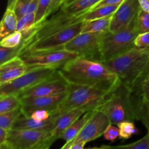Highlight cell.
<instances>
[{
  "instance_id": "1",
  "label": "cell",
  "mask_w": 149,
  "mask_h": 149,
  "mask_svg": "<svg viewBox=\"0 0 149 149\" xmlns=\"http://www.w3.org/2000/svg\"><path fill=\"white\" fill-rule=\"evenodd\" d=\"M59 73L69 84L87 86L112 92L121 84L119 77L103 62L77 57L59 68Z\"/></svg>"
},
{
  "instance_id": "2",
  "label": "cell",
  "mask_w": 149,
  "mask_h": 149,
  "mask_svg": "<svg viewBox=\"0 0 149 149\" xmlns=\"http://www.w3.org/2000/svg\"><path fill=\"white\" fill-rule=\"evenodd\" d=\"M103 63L118 76L121 84L132 90L149 69V48L140 49L135 47Z\"/></svg>"
},
{
  "instance_id": "3",
  "label": "cell",
  "mask_w": 149,
  "mask_h": 149,
  "mask_svg": "<svg viewBox=\"0 0 149 149\" xmlns=\"http://www.w3.org/2000/svg\"><path fill=\"white\" fill-rule=\"evenodd\" d=\"M97 110L103 112L111 125H117L124 121L137 120L132 90L122 84L110 93L107 100Z\"/></svg>"
},
{
  "instance_id": "4",
  "label": "cell",
  "mask_w": 149,
  "mask_h": 149,
  "mask_svg": "<svg viewBox=\"0 0 149 149\" xmlns=\"http://www.w3.org/2000/svg\"><path fill=\"white\" fill-rule=\"evenodd\" d=\"M111 93L87 86L69 84L66 97L58 111L61 115L75 109L85 112L97 110L107 100Z\"/></svg>"
},
{
  "instance_id": "5",
  "label": "cell",
  "mask_w": 149,
  "mask_h": 149,
  "mask_svg": "<svg viewBox=\"0 0 149 149\" xmlns=\"http://www.w3.org/2000/svg\"><path fill=\"white\" fill-rule=\"evenodd\" d=\"M136 18L122 30L105 33L101 42L102 61L105 62L125 53L135 47L134 42L138 33L136 29Z\"/></svg>"
},
{
  "instance_id": "6",
  "label": "cell",
  "mask_w": 149,
  "mask_h": 149,
  "mask_svg": "<svg viewBox=\"0 0 149 149\" xmlns=\"http://www.w3.org/2000/svg\"><path fill=\"white\" fill-rule=\"evenodd\" d=\"M85 14L79 16H70L65 14L61 9H60L59 11L54 13L52 16H50L39 24L35 26L34 29L28 37L23 39L21 45H20L19 55L25 48L31 44L83 20Z\"/></svg>"
},
{
  "instance_id": "7",
  "label": "cell",
  "mask_w": 149,
  "mask_h": 149,
  "mask_svg": "<svg viewBox=\"0 0 149 149\" xmlns=\"http://www.w3.org/2000/svg\"><path fill=\"white\" fill-rule=\"evenodd\" d=\"M29 70L34 68H56L61 67L77 58L78 55L65 49L26 52L19 55Z\"/></svg>"
},
{
  "instance_id": "8",
  "label": "cell",
  "mask_w": 149,
  "mask_h": 149,
  "mask_svg": "<svg viewBox=\"0 0 149 149\" xmlns=\"http://www.w3.org/2000/svg\"><path fill=\"white\" fill-rule=\"evenodd\" d=\"M59 70L56 68H34L28 71L18 78L0 84V96L17 95L36 84L56 77Z\"/></svg>"
},
{
  "instance_id": "9",
  "label": "cell",
  "mask_w": 149,
  "mask_h": 149,
  "mask_svg": "<svg viewBox=\"0 0 149 149\" xmlns=\"http://www.w3.org/2000/svg\"><path fill=\"white\" fill-rule=\"evenodd\" d=\"M86 22L87 21L83 19L68 27L64 28L53 34L43 38L25 48L19 55L26 52L63 49V47L64 45L81 33L83 28L85 26Z\"/></svg>"
},
{
  "instance_id": "10",
  "label": "cell",
  "mask_w": 149,
  "mask_h": 149,
  "mask_svg": "<svg viewBox=\"0 0 149 149\" xmlns=\"http://www.w3.org/2000/svg\"><path fill=\"white\" fill-rule=\"evenodd\" d=\"M104 34L105 33H80L64 45L63 49L77 54L79 57L103 62L100 48Z\"/></svg>"
},
{
  "instance_id": "11",
  "label": "cell",
  "mask_w": 149,
  "mask_h": 149,
  "mask_svg": "<svg viewBox=\"0 0 149 149\" xmlns=\"http://www.w3.org/2000/svg\"><path fill=\"white\" fill-rule=\"evenodd\" d=\"M56 140L52 131L45 130H9L7 144L15 149H38Z\"/></svg>"
},
{
  "instance_id": "12",
  "label": "cell",
  "mask_w": 149,
  "mask_h": 149,
  "mask_svg": "<svg viewBox=\"0 0 149 149\" xmlns=\"http://www.w3.org/2000/svg\"><path fill=\"white\" fill-rule=\"evenodd\" d=\"M111 125L109 117L103 112L95 110L94 113L82 128L73 143L78 142L88 143L103 135L106 128Z\"/></svg>"
},
{
  "instance_id": "13",
  "label": "cell",
  "mask_w": 149,
  "mask_h": 149,
  "mask_svg": "<svg viewBox=\"0 0 149 149\" xmlns=\"http://www.w3.org/2000/svg\"><path fill=\"white\" fill-rule=\"evenodd\" d=\"M69 83L60 74L49 79L36 84L34 87L23 91L18 95L20 98L30 97L56 95L66 93L68 90Z\"/></svg>"
},
{
  "instance_id": "14",
  "label": "cell",
  "mask_w": 149,
  "mask_h": 149,
  "mask_svg": "<svg viewBox=\"0 0 149 149\" xmlns=\"http://www.w3.org/2000/svg\"><path fill=\"white\" fill-rule=\"evenodd\" d=\"M67 94L68 92L56 95L20 98L23 114L30 116L31 114L36 110H47L49 111H54L61 106L64 99L66 97Z\"/></svg>"
},
{
  "instance_id": "15",
  "label": "cell",
  "mask_w": 149,
  "mask_h": 149,
  "mask_svg": "<svg viewBox=\"0 0 149 149\" xmlns=\"http://www.w3.org/2000/svg\"><path fill=\"white\" fill-rule=\"evenodd\" d=\"M140 9L138 0H125L112 15L109 31L116 32L126 29L137 17Z\"/></svg>"
},
{
  "instance_id": "16",
  "label": "cell",
  "mask_w": 149,
  "mask_h": 149,
  "mask_svg": "<svg viewBox=\"0 0 149 149\" xmlns=\"http://www.w3.org/2000/svg\"><path fill=\"white\" fill-rule=\"evenodd\" d=\"M29 71L27 65L20 56H17L0 65V84L18 78Z\"/></svg>"
},
{
  "instance_id": "17",
  "label": "cell",
  "mask_w": 149,
  "mask_h": 149,
  "mask_svg": "<svg viewBox=\"0 0 149 149\" xmlns=\"http://www.w3.org/2000/svg\"><path fill=\"white\" fill-rule=\"evenodd\" d=\"M61 115L58 110L53 116L49 119L45 121H38L31 116L22 114L13 124V130H53L55 122L58 116Z\"/></svg>"
},
{
  "instance_id": "18",
  "label": "cell",
  "mask_w": 149,
  "mask_h": 149,
  "mask_svg": "<svg viewBox=\"0 0 149 149\" xmlns=\"http://www.w3.org/2000/svg\"><path fill=\"white\" fill-rule=\"evenodd\" d=\"M102 0H71L63 5L61 10L70 16L85 14L94 8Z\"/></svg>"
},
{
  "instance_id": "19",
  "label": "cell",
  "mask_w": 149,
  "mask_h": 149,
  "mask_svg": "<svg viewBox=\"0 0 149 149\" xmlns=\"http://www.w3.org/2000/svg\"><path fill=\"white\" fill-rule=\"evenodd\" d=\"M86 112L84 111L75 109L71 110L70 111L61 114L58 116L55 122V127H54L52 132V137L55 140L58 139V137L67 129L74 122L79 119L84 113Z\"/></svg>"
},
{
  "instance_id": "20",
  "label": "cell",
  "mask_w": 149,
  "mask_h": 149,
  "mask_svg": "<svg viewBox=\"0 0 149 149\" xmlns=\"http://www.w3.org/2000/svg\"><path fill=\"white\" fill-rule=\"evenodd\" d=\"M94 111H87L85 113L82 115L79 119H77L76 122H74L71 126L67 128L59 137L58 139L64 140L65 142H70V141H74V139L77 138L82 128L87 123V121L91 118L94 113Z\"/></svg>"
},
{
  "instance_id": "21",
  "label": "cell",
  "mask_w": 149,
  "mask_h": 149,
  "mask_svg": "<svg viewBox=\"0 0 149 149\" xmlns=\"http://www.w3.org/2000/svg\"><path fill=\"white\" fill-rule=\"evenodd\" d=\"M17 19L16 13L13 9L7 8L1 19L0 24V36L3 39L5 36L16 31Z\"/></svg>"
},
{
  "instance_id": "22",
  "label": "cell",
  "mask_w": 149,
  "mask_h": 149,
  "mask_svg": "<svg viewBox=\"0 0 149 149\" xmlns=\"http://www.w3.org/2000/svg\"><path fill=\"white\" fill-rule=\"evenodd\" d=\"M111 17L87 21L81 33H106L109 31Z\"/></svg>"
},
{
  "instance_id": "23",
  "label": "cell",
  "mask_w": 149,
  "mask_h": 149,
  "mask_svg": "<svg viewBox=\"0 0 149 149\" xmlns=\"http://www.w3.org/2000/svg\"><path fill=\"white\" fill-rule=\"evenodd\" d=\"M35 26H36V13H29L18 19L16 31L21 32L24 39L31 33L34 29Z\"/></svg>"
},
{
  "instance_id": "24",
  "label": "cell",
  "mask_w": 149,
  "mask_h": 149,
  "mask_svg": "<svg viewBox=\"0 0 149 149\" xmlns=\"http://www.w3.org/2000/svg\"><path fill=\"white\" fill-rule=\"evenodd\" d=\"M119 5H106L97 7L90 10L85 14L84 20L86 21L103 18L106 17H111L116 12Z\"/></svg>"
},
{
  "instance_id": "25",
  "label": "cell",
  "mask_w": 149,
  "mask_h": 149,
  "mask_svg": "<svg viewBox=\"0 0 149 149\" xmlns=\"http://www.w3.org/2000/svg\"><path fill=\"white\" fill-rule=\"evenodd\" d=\"M132 93L138 100L149 102V69L137 83Z\"/></svg>"
},
{
  "instance_id": "26",
  "label": "cell",
  "mask_w": 149,
  "mask_h": 149,
  "mask_svg": "<svg viewBox=\"0 0 149 149\" xmlns=\"http://www.w3.org/2000/svg\"><path fill=\"white\" fill-rule=\"evenodd\" d=\"M39 0H17L13 10L17 19L31 13H36Z\"/></svg>"
},
{
  "instance_id": "27",
  "label": "cell",
  "mask_w": 149,
  "mask_h": 149,
  "mask_svg": "<svg viewBox=\"0 0 149 149\" xmlns=\"http://www.w3.org/2000/svg\"><path fill=\"white\" fill-rule=\"evenodd\" d=\"M21 107V100L17 95L0 96V114L12 111Z\"/></svg>"
},
{
  "instance_id": "28",
  "label": "cell",
  "mask_w": 149,
  "mask_h": 149,
  "mask_svg": "<svg viewBox=\"0 0 149 149\" xmlns=\"http://www.w3.org/2000/svg\"><path fill=\"white\" fill-rule=\"evenodd\" d=\"M134 97L135 101L137 120L141 121L149 132V102L138 100L135 96Z\"/></svg>"
},
{
  "instance_id": "29",
  "label": "cell",
  "mask_w": 149,
  "mask_h": 149,
  "mask_svg": "<svg viewBox=\"0 0 149 149\" xmlns=\"http://www.w3.org/2000/svg\"><path fill=\"white\" fill-rule=\"evenodd\" d=\"M22 114L23 111L21 107L15 109L12 111L0 114V127L10 130L13 124Z\"/></svg>"
},
{
  "instance_id": "30",
  "label": "cell",
  "mask_w": 149,
  "mask_h": 149,
  "mask_svg": "<svg viewBox=\"0 0 149 149\" xmlns=\"http://www.w3.org/2000/svg\"><path fill=\"white\" fill-rule=\"evenodd\" d=\"M116 126L119 129V138L127 140L133 135H138L139 130L135 127L133 122L131 121H124L118 124Z\"/></svg>"
},
{
  "instance_id": "31",
  "label": "cell",
  "mask_w": 149,
  "mask_h": 149,
  "mask_svg": "<svg viewBox=\"0 0 149 149\" xmlns=\"http://www.w3.org/2000/svg\"><path fill=\"white\" fill-rule=\"evenodd\" d=\"M23 39V33L20 31H15L1 39L0 45L4 47H16L21 45Z\"/></svg>"
},
{
  "instance_id": "32",
  "label": "cell",
  "mask_w": 149,
  "mask_h": 149,
  "mask_svg": "<svg viewBox=\"0 0 149 149\" xmlns=\"http://www.w3.org/2000/svg\"><path fill=\"white\" fill-rule=\"evenodd\" d=\"M136 29L138 34L149 32V13L140 9L136 18Z\"/></svg>"
},
{
  "instance_id": "33",
  "label": "cell",
  "mask_w": 149,
  "mask_h": 149,
  "mask_svg": "<svg viewBox=\"0 0 149 149\" xmlns=\"http://www.w3.org/2000/svg\"><path fill=\"white\" fill-rule=\"evenodd\" d=\"M109 149H149V132L141 139L127 145L111 146Z\"/></svg>"
},
{
  "instance_id": "34",
  "label": "cell",
  "mask_w": 149,
  "mask_h": 149,
  "mask_svg": "<svg viewBox=\"0 0 149 149\" xmlns=\"http://www.w3.org/2000/svg\"><path fill=\"white\" fill-rule=\"evenodd\" d=\"M20 52V46L16 47H0V65L7 62L10 60L18 56Z\"/></svg>"
},
{
  "instance_id": "35",
  "label": "cell",
  "mask_w": 149,
  "mask_h": 149,
  "mask_svg": "<svg viewBox=\"0 0 149 149\" xmlns=\"http://www.w3.org/2000/svg\"><path fill=\"white\" fill-rule=\"evenodd\" d=\"M52 0H39L36 10V25L39 24L45 20L47 12L49 9Z\"/></svg>"
},
{
  "instance_id": "36",
  "label": "cell",
  "mask_w": 149,
  "mask_h": 149,
  "mask_svg": "<svg viewBox=\"0 0 149 149\" xmlns=\"http://www.w3.org/2000/svg\"><path fill=\"white\" fill-rule=\"evenodd\" d=\"M103 138L106 141L114 142L116 139L119 138V129L118 127L111 124L103 133Z\"/></svg>"
},
{
  "instance_id": "37",
  "label": "cell",
  "mask_w": 149,
  "mask_h": 149,
  "mask_svg": "<svg viewBox=\"0 0 149 149\" xmlns=\"http://www.w3.org/2000/svg\"><path fill=\"white\" fill-rule=\"evenodd\" d=\"M134 45L135 47L140 49L149 48V32L138 34L134 42Z\"/></svg>"
},
{
  "instance_id": "38",
  "label": "cell",
  "mask_w": 149,
  "mask_h": 149,
  "mask_svg": "<svg viewBox=\"0 0 149 149\" xmlns=\"http://www.w3.org/2000/svg\"><path fill=\"white\" fill-rule=\"evenodd\" d=\"M57 110L54 111H49L47 110H36L33 111L30 116L36 120L45 121L52 117Z\"/></svg>"
},
{
  "instance_id": "39",
  "label": "cell",
  "mask_w": 149,
  "mask_h": 149,
  "mask_svg": "<svg viewBox=\"0 0 149 149\" xmlns=\"http://www.w3.org/2000/svg\"><path fill=\"white\" fill-rule=\"evenodd\" d=\"M67 1L68 0H52L49 9L47 12L45 20L49 17H50L51 15H53L54 13H57Z\"/></svg>"
},
{
  "instance_id": "40",
  "label": "cell",
  "mask_w": 149,
  "mask_h": 149,
  "mask_svg": "<svg viewBox=\"0 0 149 149\" xmlns=\"http://www.w3.org/2000/svg\"><path fill=\"white\" fill-rule=\"evenodd\" d=\"M124 1H125V0H102V1H100L93 9L101 7V6L120 5ZM93 9H92V10H93Z\"/></svg>"
},
{
  "instance_id": "41",
  "label": "cell",
  "mask_w": 149,
  "mask_h": 149,
  "mask_svg": "<svg viewBox=\"0 0 149 149\" xmlns=\"http://www.w3.org/2000/svg\"><path fill=\"white\" fill-rule=\"evenodd\" d=\"M9 130L0 127V145L7 143Z\"/></svg>"
},
{
  "instance_id": "42",
  "label": "cell",
  "mask_w": 149,
  "mask_h": 149,
  "mask_svg": "<svg viewBox=\"0 0 149 149\" xmlns=\"http://www.w3.org/2000/svg\"><path fill=\"white\" fill-rule=\"evenodd\" d=\"M141 10L149 13V0H138Z\"/></svg>"
},
{
  "instance_id": "43",
  "label": "cell",
  "mask_w": 149,
  "mask_h": 149,
  "mask_svg": "<svg viewBox=\"0 0 149 149\" xmlns=\"http://www.w3.org/2000/svg\"><path fill=\"white\" fill-rule=\"evenodd\" d=\"M87 143L85 142H78L74 143L71 145L69 149H84V146Z\"/></svg>"
},
{
  "instance_id": "44",
  "label": "cell",
  "mask_w": 149,
  "mask_h": 149,
  "mask_svg": "<svg viewBox=\"0 0 149 149\" xmlns=\"http://www.w3.org/2000/svg\"><path fill=\"white\" fill-rule=\"evenodd\" d=\"M16 1H17V0H8V1H7V8H10V9L14 8Z\"/></svg>"
},
{
  "instance_id": "45",
  "label": "cell",
  "mask_w": 149,
  "mask_h": 149,
  "mask_svg": "<svg viewBox=\"0 0 149 149\" xmlns=\"http://www.w3.org/2000/svg\"><path fill=\"white\" fill-rule=\"evenodd\" d=\"M73 144V141H70V142H66L63 147L61 149H69L70 147L71 146V145Z\"/></svg>"
},
{
  "instance_id": "46",
  "label": "cell",
  "mask_w": 149,
  "mask_h": 149,
  "mask_svg": "<svg viewBox=\"0 0 149 149\" xmlns=\"http://www.w3.org/2000/svg\"><path fill=\"white\" fill-rule=\"evenodd\" d=\"M54 142H55V141H50V142L47 143L45 144V145L42 146V147H40V148H38V149H47V148H49V147L51 146V145H52V144Z\"/></svg>"
},
{
  "instance_id": "47",
  "label": "cell",
  "mask_w": 149,
  "mask_h": 149,
  "mask_svg": "<svg viewBox=\"0 0 149 149\" xmlns=\"http://www.w3.org/2000/svg\"><path fill=\"white\" fill-rule=\"evenodd\" d=\"M109 146H102L100 147H93V148H87L84 149H109Z\"/></svg>"
},
{
  "instance_id": "48",
  "label": "cell",
  "mask_w": 149,
  "mask_h": 149,
  "mask_svg": "<svg viewBox=\"0 0 149 149\" xmlns=\"http://www.w3.org/2000/svg\"><path fill=\"white\" fill-rule=\"evenodd\" d=\"M0 149H9V146L7 144H3V145H0Z\"/></svg>"
},
{
  "instance_id": "49",
  "label": "cell",
  "mask_w": 149,
  "mask_h": 149,
  "mask_svg": "<svg viewBox=\"0 0 149 149\" xmlns=\"http://www.w3.org/2000/svg\"><path fill=\"white\" fill-rule=\"evenodd\" d=\"M9 149H15V148H10V147H9Z\"/></svg>"
},
{
  "instance_id": "50",
  "label": "cell",
  "mask_w": 149,
  "mask_h": 149,
  "mask_svg": "<svg viewBox=\"0 0 149 149\" xmlns=\"http://www.w3.org/2000/svg\"><path fill=\"white\" fill-rule=\"evenodd\" d=\"M68 1H71V0H68ZM65 3H66V2H65Z\"/></svg>"
},
{
  "instance_id": "51",
  "label": "cell",
  "mask_w": 149,
  "mask_h": 149,
  "mask_svg": "<svg viewBox=\"0 0 149 149\" xmlns=\"http://www.w3.org/2000/svg\"><path fill=\"white\" fill-rule=\"evenodd\" d=\"M67 1H66V2H67Z\"/></svg>"
},
{
  "instance_id": "52",
  "label": "cell",
  "mask_w": 149,
  "mask_h": 149,
  "mask_svg": "<svg viewBox=\"0 0 149 149\" xmlns=\"http://www.w3.org/2000/svg\"><path fill=\"white\" fill-rule=\"evenodd\" d=\"M47 149H49V148H47Z\"/></svg>"
}]
</instances>
